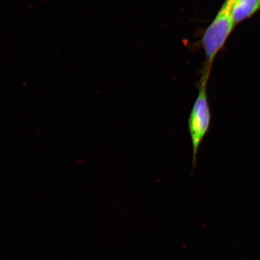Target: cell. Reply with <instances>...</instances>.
<instances>
[{
  "mask_svg": "<svg viewBox=\"0 0 260 260\" xmlns=\"http://www.w3.org/2000/svg\"><path fill=\"white\" fill-rule=\"evenodd\" d=\"M236 1L250 3V4H260V0H236Z\"/></svg>",
  "mask_w": 260,
  "mask_h": 260,
  "instance_id": "obj_4",
  "label": "cell"
},
{
  "mask_svg": "<svg viewBox=\"0 0 260 260\" xmlns=\"http://www.w3.org/2000/svg\"><path fill=\"white\" fill-rule=\"evenodd\" d=\"M260 9V4L236 2L232 9V16L235 24L239 23L246 18L250 17Z\"/></svg>",
  "mask_w": 260,
  "mask_h": 260,
  "instance_id": "obj_3",
  "label": "cell"
},
{
  "mask_svg": "<svg viewBox=\"0 0 260 260\" xmlns=\"http://www.w3.org/2000/svg\"><path fill=\"white\" fill-rule=\"evenodd\" d=\"M207 83L200 81L198 93L188 120V129L193 149L192 164L196 166L198 151L201 142L209 132L211 111L208 100Z\"/></svg>",
  "mask_w": 260,
  "mask_h": 260,
  "instance_id": "obj_2",
  "label": "cell"
},
{
  "mask_svg": "<svg viewBox=\"0 0 260 260\" xmlns=\"http://www.w3.org/2000/svg\"><path fill=\"white\" fill-rule=\"evenodd\" d=\"M236 0H226L218 14L205 32L203 45L207 60L201 79L209 81L214 58L235 25L232 16L233 6Z\"/></svg>",
  "mask_w": 260,
  "mask_h": 260,
  "instance_id": "obj_1",
  "label": "cell"
}]
</instances>
